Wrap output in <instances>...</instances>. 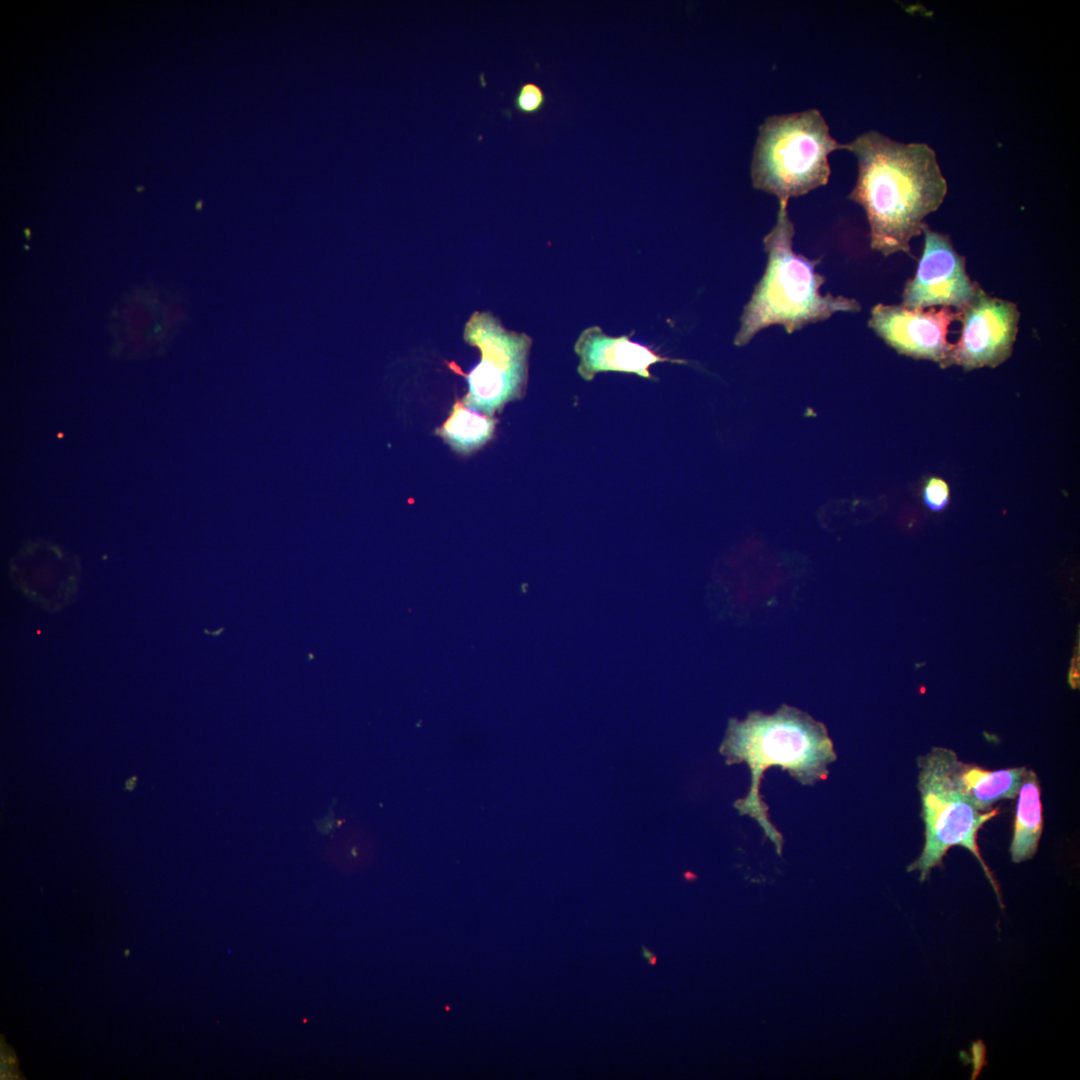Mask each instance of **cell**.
Instances as JSON below:
<instances>
[{
	"label": "cell",
	"mask_w": 1080,
	"mask_h": 1080,
	"mask_svg": "<svg viewBox=\"0 0 1080 1080\" xmlns=\"http://www.w3.org/2000/svg\"><path fill=\"white\" fill-rule=\"evenodd\" d=\"M497 419L484 415L456 401L447 420L436 434L457 454L468 456L481 449L494 436Z\"/></svg>",
	"instance_id": "obj_13"
},
{
	"label": "cell",
	"mask_w": 1080,
	"mask_h": 1080,
	"mask_svg": "<svg viewBox=\"0 0 1080 1080\" xmlns=\"http://www.w3.org/2000/svg\"><path fill=\"white\" fill-rule=\"evenodd\" d=\"M845 149L830 134L821 112L767 117L758 128L750 166L752 186L787 201L824 186L830 153Z\"/></svg>",
	"instance_id": "obj_4"
},
{
	"label": "cell",
	"mask_w": 1080,
	"mask_h": 1080,
	"mask_svg": "<svg viewBox=\"0 0 1080 1080\" xmlns=\"http://www.w3.org/2000/svg\"><path fill=\"white\" fill-rule=\"evenodd\" d=\"M136 781H137V778H136L135 776H133V777L129 778V779H128V780H127V781L125 782V789H127V790H133V789H134V787H135V785H136Z\"/></svg>",
	"instance_id": "obj_18"
},
{
	"label": "cell",
	"mask_w": 1080,
	"mask_h": 1080,
	"mask_svg": "<svg viewBox=\"0 0 1080 1080\" xmlns=\"http://www.w3.org/2000/svg\"><path fill=\"white\" fill-rule=\"evenodd\" d=\"M632 334L612 337L599 326L583 330L574 346V351L580 358L577 368L579 375L585 381H591L598 373L615 371L656 380L649 371L651 365L665 361L687 363L685 360L662 356L650 347L630 340Z\"/></svg>",
	"instance_id": "obj_10"
},
{
	"label": "cell",
	"mask_w": 1080,
	"mask_h": 1080,
	"mask_svg": "<svg viewBox=\"0 0 1080 1080\" xmlns=\"http://www.w3.org/2000/svg\"><path fill=\"white\" fill-rule=\"evenodd\" d=\"M1026 767L988 770L975 764L954 761L956 779L968 799L981 812L991 810L1002 799L1017 797Z\"/></svg>",
	"instance_id": "obj_11"
},
{
	"label": "cell",
	"mask_w": 1080,
	"mask_h": 1080,
	"mask_svg": "<svg viewBox=\"0 0 1080 1080\" xmlns=\"http://www.w3.org/2000/svg\"><path fill=\"white\" fill-rule=\"evenodd\" d=\"M642 947V956L648 961L649 965L654 966L657 963V956L653 954L644 945Z\"/></svg>",
	"instance_id": "obj_17"
},
{
	"label": "cell",
	"mask_w": 1080,
	"mask_h": 1080,
	"mask_svg": "<svg viewBox=\"0 0 1080 1080\" xmlns=\"http://www.w3.org/2000/svg\"><path fill=\"white\" fill-rule=\"evenodd\" d=\"M924 246L914 276L905 282L902 303L909 309L963 308L983 290L966 270V259L950 237L922 225Z\"/></svg>",
	"instance_id": "obj_8"
},
{
	"label": "cell",
	"mask_w": 1080,
	"mask_h": 1080,
	"mask_svg": "<svg viewBox=\"0 0 1080 1080\" xmlns=\"http://www.w3.org/2000/svg\"><path fill=\"white\" fill-rule=\"evenodd\" d=\"M1040 783L1037 774L1026 769L1018 794L1013 835L1009 847L1014 863L1034 857L1043 831Z\"/></svg>",
	"instance_id": "obj_12"
},
{
	"label": "cell",
	"mask_w": 1080,
	"mask_h": 1080,
	"mask_svg": "<svg viewBox=\"0 0 1080 1080\" xmlns=\"http://www.w3.org/2000/svg\"><path fill=\"white\" fill-rule=\"evenodd\" d=\"M787 204L779 201L775 225L763 239L767 264L741 314L734 338L737 346L747 344L772 325H781L791 334L836 312L861 310L855 299L821 294L825 277L815 272L820 259L811 260L793 250L795 228Z\"/></svg>",
	"instance_id": "obj_3"
},
{
	"label": "cell",
	"mask_w": 1080,
	"mask_h": 1080,
	"mask_svg": "<svg viewBox=\"0 0 1080 1080\" xmlns=\"http://www.w3.org/2000/svg\"><path fill=\"white\" fill-rule=\"evenodd\" d=\"M720 752L727 764L744 762L751 773L748 795L735 802L741 815H749L782 853L783 837L770 822L759 787L764 771L779 766L802 785H814L828 776L836 760L825 725L804 711L782 705L773 714L752 711L744 720L731 719Z\"/></svg>",
	"instance_id": "obj_2"
},
{
	"label": "cell",
	"mask_w": 1080,
	"mask_h": 1080,
	"mask_svg": "<svg viewBox=\"0 0 1080 1080\" xmlns=\"http://www.w3.org/2000/svg\"><path fill=\"white\" fill-rule=\"evenodd\" d=\"M845 149L857 160L849 199L865 211L870 247L885 257L897 252L912 256L911 239L921 235L924 218L938 210L948 191L935 151L878 131L860 134Z\"/></svg>",
	"instance_id": "obj_1"
},
{
	"label": "cell",
	"mask_w": 1080,
	"mask_h": 1080,
	"mask_svg": "<svg viewBox=\"0 0 1080 1080\" xmlns=\"http://www.w3.org/2000/svg\"><path fill=\"white\" fill-rule=\"evenodd\" d=\"M922 499L925 506L934 512H940L948 505L950 500L949 485L940 477L928 478L922 488Z\"/></svg>",
	"instance_id": "obj_15"
},
{
	"label": "cell",
	"mask_w": 1080,
	"mask_h": 1080,
	"mask_svg": "<svg viewBox=\"0 0 1080 1080\" xmlns=\"http://www.w3.org/2000/svg\"><path fill=\"white\" fill-rule=\"evenodd\" d=\"M955 320L957 312L951 307L909 309L878 303L871 309L868 326L899 354L943 368L952 345L948 329Z\"/></svg>",
	"instance_id": "obj_9"
},
{
	"label": "cell",
	"mask_w": 1080,
	"mask_h": 1080,
	"mask_svg": "<svg viewBox=\"0 0 1080 1080\" xmlns=\"http://www.w3.org/2000/svg\"><path fill=\"white\" fill-rule=\"evenodd\" d=\"M464 340L478 348L480 362L464 374L468 390L462 403L494 417L509 402L522 399L528 384L532 339L507 330L492 313L474 312L467 321Z\"/></svg>",
	"instance_id": "obj_6"
},
{
	"label": "cell",
	"mask_w": 1080,
	"mask_h": 1080,
	"mask_svg": "<svg viewBox=\"0 0 1080 1080\" xmlns=\"http://www.w3.org/2000/svg\"><path fill=\"white\" fill-rule=\"evenodd\" d=\"M956 758V752L939 746L932 747L917 758V788L921 799L925 840L920 855L908 865L907 871H918L919 880L923 882L935 867L942 865L943 858L951 847H964L979 862L1003 909L998 882L977 844L979 830L997 816L999 808L981 812L973 805L956 779Z\"/></svg>",
	"instance_id": "obj_5"
},
{
	"label": "cell",
	"mask_w": 1080,
	"mask_h": 1080,
	"mask_svg": "<svg viewBox=\"0 0 1080 1080\" xmlns=\"http://www.w3.org/2000/svg\"><path fill=\"white\" fill-rule=\"evenodd\" d=\"M956 312L961 323L960 337L952 343L943 368L952 365L964 371L995 368L1012 355L1020 320L1014 302L992 297L982 290Z\"/></svg>",
	"instance_id": "obj_7"
},
{
	"label": "cell",
	"mask_w": 1080,
	"mask_h": 1080,
	"mask_svg": "<svg viewBox=\"0 0 1080 1080\" xmlns=\"http://www.w3.org/2000/svg\"><path fill=\"white\" fill-rule=\"evenodd\" d=\"M514 108L523 115H535L546 104V94L541 86L534 82L523 83L515 97Z\"/></svg>",
	"instance_id": "obj_14"
},
{
	"label": "cell",
	"mask_w": 1080,
	"mask_h": 1080,
	"mask_svg": "<svg viewBox=\"0 0 1080 1080\" xmlns=\"http://www.w3.org/2000/svg\"><path fill=\"white\" fill-rule=\"evenodd\" d=\"M1069 682L1073 688L1078 687L1079 682V657L1075 655L1072 661V666L1069 674Z\"/></svg>",
	"instance_id": "obj_16"
}]
</instances>
